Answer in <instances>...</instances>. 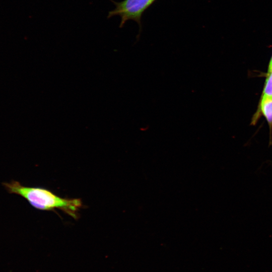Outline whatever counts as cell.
I'll use <instances>...</instances> for the list:
<instances>
[{
  "instance_id": "obj_1",
  "label": "cell",
  "mask_w": 272,
  "mask_h": 272,
  "mask_svg": "<svg viewBox=\"0 0 272 272\" xmlns=\"http://www.w3.org/2000/svg\"><path fill=\"white\" fill-rule=\"evenodd\" d=\"M2 185L8 193L23 197L32 207L39 210H59L77 219L83 206L80 198L62 197L43 187L24 186L16 180L3 182Z\"/></svg>"
},
{
  "instance_id": "obj_2",
  "label": "cell",
  "mask_w": 272,
  "mask_h": 272,
  "mask_svg": "<svg viewBox=\"0 0 272 272\" xmlns=\"http://www.w3.org/2000/svg\"><path fill=\"white\" fill-rule=\"evenodd\" d=\"M110 1L115 7L108 12L107 18L119 16L121 18L120 28H122L127 21H134L138 24L141 30L143 14L156 0H123L120 2Z\"/></svg>"
},
{
  "instance_id": "obj_3",
  "label": "cell",
  "mask_w": 272,
  "mask_h": 272,
  "mask_svg": "<svg viewBox=\"0 0 272 272\" xmlns=\"http://www.w3.org/2000/svg\"><path fill=\"white\" fill-rule=\"evenodd\" d=\"M262 114L266 120L270 133L272 131V98L261 97L257 111L252 118V122L256 123L257 118Z\"/></svg>"
},
{
  "instance_id": "obj_4",
  "label": "cell",
  "mask_w": 272,
  "mask_h": 272,
  "mask_svg": "<svg viewBox=\"0 0 272 272\" xmlns=\"http://www.w3.org/2000/svg\"><path fill=\"white\" fill-rule=\"evenodd\" d=\"M261 97L272 98V69L266 74Z\"/></svg>"
},
{
  "instance_id": "obj_5",
  "label": "cell",
  "mask_w": 272,
  "mask_h": 272,
  "mask_svg": "<svg viewBox=\"0 0 272 272\" xmlns=\"http://www.w3.org/2000/svg\"><path fill=\"white\" fill-rule=\"evenodd\" d=\"M271 69H272V55L269 60V63H268L267 71H270Z\"/></svg>"
}]
</instances>
